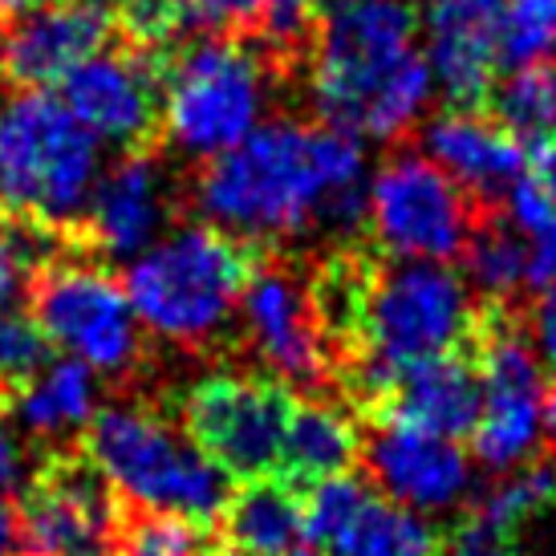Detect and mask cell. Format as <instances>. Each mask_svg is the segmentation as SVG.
<instances>
[{"mask_svg": "<svg viewBox=\"0 0 556 556\" xmlns=\"http://www.w3.org/2000/svg\"><path fill=\"white\" fill-rule=\"evenodd\" d=\"M362 167L366 159L354 135L285 114L191 170L184 207L236 240L289 248L313 232L338 191L362 184Z\"/></svg>", "mask_w": 556, "mask_h": 556, "instance_id": "1", "label": "cell"}, {"mask_svg": "<svg viewBox=\"0 0 556 556\" xmlns=\"http://www.w3.org/2000/svg\"><path fill=\"white\" fill-rule=\"evenodd\" d=\"M415 33L406 0H325L305 58L317 123L390 147L410 139L434 86Z\"/></svg>", "mask_w": 556, "mask_h": 556, "instance_id": "2", "label": "cell"}, {"mask_svg": "<svg viewBox=\"0 0 556 556\" xmlns=\"http://www.w3.org/2000/svg\"><path fill=\"white\" fill-rule=\"evenodd\" d=\"M261 244L219 232L207 219H184L123 273L130 309L159 341L184 354L228 350L240 296Z\"/></svg>", "mask_w": 556, "mask_h": 556, "instance_id": "3", "label": "cell"}, {"mask_svg": "<svg viewBox=\"0 0 556 556\" xmlns=\"http://www.w3.org/2000/svg\"><path fill=\"white\" fill-rule=\"evenodd\" d=\"M81 451L106 471L126 504L175 511L200 528L216 525L232 495L228 476L187 439L167 402L130 399L93 410Z\"/></svg>", "mask_w": 556, "mask_h": 556, "instance_id": "4", "label": "cell"}, {"mask_svg": "<svg viewBox=\"0 0 556 556\" xmlns=\"http://www.w3.org/2000/svg\"><path fill=\"white\" fill-rule=\"evenodd\" d=\"M98 175V142L49 90L0 110V219L65 236Z\"/></svg>", "mask_w": 556, "mask_h": 556, "instance_id": "5", "label": "cell"}, {"mask_svg": "<svg viewBox=\"0 0 556 556\" xmlns=\"http://www.w3.org/2000/svg\"><path fill=\"white\" fill-rule=\"evenodd\" d=\"M273 62L240 37H195L163 62V142L179 147L195 167L232 151L256 130Z\"/></svg>", "mask_w": 556, "mask_h": 556, "instance_id": "6", "label": "cell"}, {"mask_svg": "<svg viewBox=\"0 0 556 556\" xmlns=\"http://www.w3.org/2000/svg\"><path fill=\"white\" fill-rule=\"evenodd\" d=\"M25 301L41 333L70 350V357L86 362L93 374L126 390L147 378L151 341L139 329L123 280L110 268L62 248L29 273Z\"/></svg>", "mask_w": 556, "mask_h": 556, "instance_id": "7", "label": "cell"}, {"mask_svg": "<svg viewBox=\"0 0 556 556\" xmlns=\"http://www.w3.org/2000/svg\"><path fill=\"white\" fill-rule=\"evenodd\" d=\"M483 382V406L471 427V451L488 471L508 476L532 464L553 443V402L544 357L511 309L479 305L476 329L464 345Z\"/></svg>", "mask_w": 556, "mask_h": 556, "instance_id": "8", "label": "cell"}, {"mask_svg": "<svg viewBox=\"0 0 556 556\" xmlns=\"http://www.w3.org/2000/svg\"><path fill=\"white\" fill-rule=\"evenodd\" d=\"M488 212L431 155L394 142L366 195L370 244L390 261H459L476 219Z\"/></svg>", "mask_w": 556, "mask_h": 556, "instance_id": "9", "label": "cell"}, {"mask_svg": "<svg viewBox=\"0 0 556 556\" xmlns=\"http://www.w3.org/2000/svg\"><path fill=\"white\" fill-rule=\"evenodd\" d=\"M236 329V350L261 362L264 374L305 399H338L333 362L309 296V256H296L293 248H261L240 296Z\"/></svg>", "mask_w": 556, "mask_h": 556, "instance_id": "10", "label": "cell"}, {"mask_svg": "<svg viewBox=\"0 0 556 556\" xmlns=\"http://www.w3.org/2000/svg\"><path fill=\"white\" fill-rule=\"evenodd\" d=\"M195 447L240 483L280 476L293 390L273 374H207L167 402Z\"/></svg>", "mask_w": 556, "mask_h": 556, "instance_id": "11", "label": "cell"}, {"mask_svg": "<svg viewBox=\"0 0 556 556\" xmlns=\"http://www.w3.org/2000/svg\"><path fill=\"white\" fill-rule=\"evenodd\" d=\"M476 317L479 301L471 285L447 264L382 256L366 313V357L390 370H406L427 357L464 350Z\"/></svg>", "mask_w": 556, "mask_h": 556, "instance_id": "12", "label": "cell"}, {"mask_svg": "<svg viewBox=\"0 0 556 556\" xmlns=\"http://www.w3.org/2000/svg\"><path fill=\"white\" fill-rule=\"evenodd\" d=\"M21 556H114L126 500L81 443H49L16 495Z\"/></svg>", "mask_w": 556, "mask_h": 556, "instance_id": "13", "label": "cell"}, {"mask_svg": "<svg viewBox=\"0 0 556 556\" xmlns=\"http://www.w3.org/2000/svg\"><path fill=\"white\" fill-rule=\"evenodd\" d=\"M184 179L167 167V147L126 151L98 179L81 216L65 228V252L110 264L142 256L170 219H184Z\"/></svg>", "mask_w": 556, "mask_h": 556, "instance_id": "14", "label": "cell"}, {"mask_svg": "<svg viewBox=\"0 0 556 556\" xmlns=\"http://www.w3.org/2000/svg\"><path fill=\"white\" fill-rule=\"evenodd\" d=\"M163 62L167 53L130 46L114 37L102 53L65 78V110L90 135L126 151L167 147L163 142Z\"/></svg>", "mask_w": 556, "mask_h": 556, "instance_id": "15", "label": "cell"}, {"mask_svg": "<svg viewBox=\"0 0 556 556\" xmlns=\"http://www.w3.org/2000/svg\"><path fill=\"white\" fill-rule=\"evenodd\" d=\"M357 471L370 479V488L410 511L455 508L471 488V464L459 443L410 422L362 427Z\"/></svg>", "mask_w": 556, "mask_h": 556, "instance_id": "16", "label": "cell"}, {"mask_svg": "<svg viewBox=\"0 0 556 556\" xmlns=\"http://www.w3.org/2000/svg\"><path fill=\"white\" fill-rule=\"evenodd\" d=\"M118 37L114 13L98 0H49L0 33V74L16 90H46Z\"/></svg>", "mask_w": 556, "mask_h": 556, "instance_id": "17", "label": "cell"}, {"mask_svg": "<svg viewBox=\"0 0 556 556\" xmlns=\"http://www.w3.org/2000/svg\"><path fill=\"white\" fill-rule=\"evenodd\" d=\"M508 0H427V62L451 110H483L495 90Z\"/></svg>", "mask_w": 556, "mask_h": 556, "instance_id": "18", "label": "cell"}, {"mask_svg": "<svg viewBox=\"0 0 556 556\" xmlns=\"http://www.w3.org/2000/svg\"><path fill=\"white\" fill-rule=\"evenodd\" d=\"M479 406H483V382H479L476 362L467 350H451L394 374L387 399L370 422H410L443 439H459V434H471Z\"/></svg>", "mask_w": 556, "mask_h": 556, "instance_id": "19", "label": "cell"}, {"mask_svg": "<svg viewBox=\"0 0 556 556\" xmlns=\"http://www.w3.org/2000/svg\"><path fill=\"white\" fill-rule=\"evenodd\" d=\"M427 155L479 203L500 207L508 187L525 179V142L483 110H447L427 126Z\"/></svg>", "mask_w": 556, "mask_h": 556, "instance_id": "20", "label": "cell"}, {"mask_svg": "<svg viewBox=\"0 0 556 556\" xmlns=\"http://www.w3.org/2000/svg\"><path fill=\"white\" fill-rule=\"evenodd\" d=\"M305 536V492L285 476L232 488L212 525L216 556H289Z\"/></svg>", "mask_w": 556, "mask_h": 556, "instance_id": "21", "label": "cell"}, {"mask_svg": "<svg viewBox=\"0 0 556 556\" xmlns=\"http://www.w3.org/2000/svg\"><path fill=\"white\" fill-rule=\"evenodd\" d=\"M362 464V422L338 399H301L289 418L280 476L309 492L333 476H350Z\"/></svg>", "mask_w": 556, "mask_h": 556, "instance_id": "22", "label": "cell"}, {"mask_svg": "<svg viewBox=\"0 0 556 556\" xmlns=\"http://www.w3.org/2000/svg\"><path fill=\"white\" fill-rule=\"evenodd\" d=\"M98 406V378L86 362L78 357H62L53 362L41 378H33L29 387L13 399L9 418L33 439H65L70 431H86Z\"/></svg>", "mask_w": 556, "mask_h": 556, "instance_id": "23", "label": "cell"}, {"mask_svg": "<svg viewBox=\"0 0 556 556\" xmlns=\"http://www.w3.org/2000/svg\"><path fill=\"white\" fill-rule=\"evenodd\" d=\"M464 280L471 285L479 305L488 309H511V301L528 285V264H532V244L511 228L504 207H488L476 219L464 248Z\"/></svg>", "mask_w": 556, "mask_h": 556, "instance_id": "24", "label": "cell"}, {"mask_svg": "<svg viewBox=\"0 0 556 556\" xmlns=\"http://www.w3.org/2000/svg\"><path fill=\"white\" fill-rule=\"evenodd\" d=\"M325 548L329 556H443V532L418 520V511L370 495Z\"/></svg>", "mask_w": 556, "mask_h": 556, "instance_id": "25", "label": "cell"}, {"mask_svg": "<svg viewBox=\"0 0 556 556\" xmlns=\"http://www.w3.org/2000/svg\"><path fill=\"white\" fill-rule=\"evenodd\" d=\"M553 508H556V464L532 459V464L508 471L495 488H488L467 508V516L479 520V525H488L492 532H500L504 541H511L528 520H536V516H544V511Z\"/></svg>", "mask_w": 556, "mask_h": 556, "instance_id": "26", "label": "cell"}, {"mask_svg": "<svg viewBox=\"0 0 556 556\" xmlns=\"http://www.w3.org/2000/svg\"><path fill=\"white\" fill-rule=\"evenodd\" d=\"M492 118L520 142H544L556 135V81L544 65L511 70L492 90Z\"/></svg>", "mask_w": 556, "mask_h": 556, "instance_id": "27", "label": "cell"}, {"mask_svg": "<svg viewBox=\"0 0 556 556\" xmlns=\"http://www.w3.org/2000/svg\"><path fill=\"white\" fill-rule=\"evenodd\" d=\"M114 556H216V544H212V528L191 525L175 511L126 504Z\"/></svg>", "mask_w": 556, "mask_h": 556, "instance_id": "28", "label": "cell"}, {"mask_svg": "<svg viewBox=\"0 0 556 556\" xmlns=\"http://www.w3.org/2000/svg\"><path fill=\"white\" fill-rule=\"evenodd\" d=\"M556 58V0H508L500 65L532 70Z\"/></svg>", "mask_w": 556, "mask_h": 556, "instance_id": "29", "label": "cell"}, {"mask_svg": "<svg viewBox=\"0 0 556 556\" xmlns=\"http://www.w3.org/2000/svg\"><path fill=\"white\" fill-rule=\"evenodd\" d=\"M370 495L374 488L362 471L357 476H333L309 488V495H305V536L313 544H329L362 511V504Z\"/></svg>", "mask_w": 556, "mask_h": 556, "instance_id": "30", "label": "cell"}, {"mask_svg": "<svg viewBox=\"0 0 556 556\" xmlns=\"http://www.w3.org/2000/svg\"><path fill=\"white\" fill-rule=\"evenodd\" d=\"M184 29L200 37H240L248 41L261 21L264 0H179Z\"/></svg>", "mask_w": 556, "mask_h": 556, "instance_id": "31", "label": "cell"}, {"mask_svg": "<svg viewBox=\"0 0 556 556\" xmlns=\"http://www.w3.org/2000/svg\"><path fill=\"white\" fill-rule=\"evenodd\" d=\"M500 207H504V216L511 219V228L525 240H541V236H548L556 228V203L548 200V191L532 175L516 179Z\"/></svg>", "mask_w": 556, "mask_h": 556, "instance_id": "32", "label": "cell"}, {"mask_svg": "<svg viewBox=\"0 0 556 556\" xmlns=\"http://www.w3.org/2000/svg\"><path fill=\"white\" fill-rule=\"evenodd\" d=\"M528 333H532V341H536V350H541L544 362H553L556 366V280L548 285V289H541V296H536Z\"/></svg>", "mask_w": 556, "mask_h": 556, "instance_id": "33", "label": "cell"}, {"mask_svg": "<svg viewBox=\"0 0 556 556\" xmlns=\"http://www.w3.org/2000/svg\"><path fill=\"white\" fill-rule=\"evenodd\" d=\"M21 467H25V451L16 443V434L4 427V418H0V500L9 492H16V483H21Z\"/></svg>", "mask_w": 556, "mask_h": 556, "instance_id": "34", "label": "cell"}, {"mask_svg": "<svg viewBox=\"0 0 556 556\" xmlns=\"http://www.w3.org/2000/svg\"><path fill=\"white\" fill-rule=\"evenodd\" d=\"M532 179L548 191V200L556 203V135L536 142V159H532Z\"/></svg>", "mask_w": 556, "mask_h": 556, "instance_id": "35", "label": "cell"}, {"mask_svg": "<svg viewBox=\"0 0 556 556\" xmlns=\"http://www.w3.org/2000/svg\"><path fill=\"white\" fill-rule=\"evenodd\" d=\"M0 556H21L16 541V508L9 500H0Z\"/></svg>", "mask_w": 556, "mask_h": 556, "instance_id": "36", "label": "cell"}, {"mask_svg": "<svg viewBox=\"0 0 556 556\" xmlns=\"http://www.w3.org/2000/svg\"><path fill=\"white\" fill-rule=\"evenodd\" d=\"M49 0H0V13L4 16H21V13H33V9H41Z\"/></svg>", "mask_w": 556, "mask_h": 556, "instance_id": "37", "label": "cell"}, {"mask_svg": "<svg viewBox=\"0 0 556 556\" xmlns=\"http://www.w3.org/2000/svg\"><path fill=\"white\" fill-rule=\"evenodd\" d=\"M289 556H321V553H313V548H293Z\"/></svg>", "mask_w": 556, "mask_h": 556, "instance_id": "38", "label": "cell"}, {"mask_svg": "<svg viewBox=\"0 0 556 556\" xmlns=\"http://www.w3.org/2000/svg\"><path fill=\"white\" fill-rule=\"evenodd\" d=\"M0 33H4V13H0Z\"/></svg>", "mask_w": 556, "mask_h": 556, "instance_id": "39", "label": "cell"}, {"mask_svg": "<svg viewBox=\"0 0 556 556\" xmlns=\"http://www.w3.org/2000/svg\"><path fill=\"white\" fill-rule=\"evenodd\" d=\"M548 74H553V81H556V65H553V70H548Z\"/></svg>", "mask_w": 556, "mask_h": 556, "instance_id": "40", "label": "cell"}, {"mask_svg": "<svg viewBox=\"0 0 556 556\" xmlns=\"http://www.w3.org/2000/svg\"><path fill=\"white\" fill-rule=\"evenodd\" d=\"M536 556H556V553H536Z\"/></svg>", "mask_w": 556, "mask_h": 556, "instance_id": "41", "label": "cell"}]
</instances>
